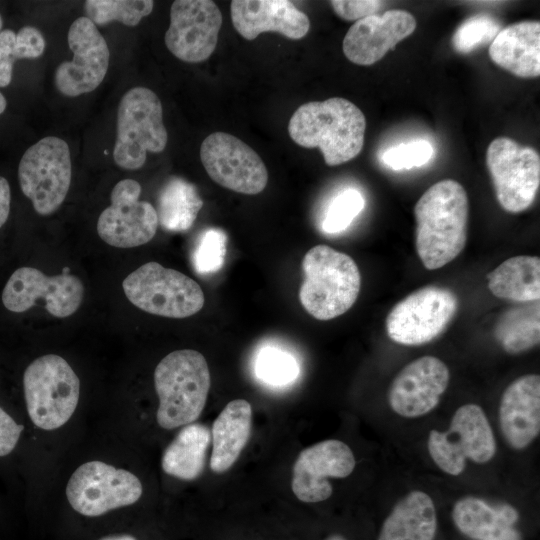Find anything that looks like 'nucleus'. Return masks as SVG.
I'll use <instances>...</instances> for the list:
<instances>
[{
	"mask_svg": "<svg viewBox=\"0 0 540 540\" xmlns=\"http://www.w3.org/2000/svg\"><path fill=\"white\" fill-rule=\"evenodd\" d=\"M200 159L209 177L237 193L255 195L268 183V171L260 156L239 138L214 132L200 147Z\"/></svg>",
	"mask_w": 540,
	"mask_h": 540,
	"instance_id": "nucleus-13",
	"label": "nucleus"
},
{
	"mask_svg": "<svg viewBox=\"0 0 540 540\" xmlns=\"http://www.w3.org/2000/svg\"><path fill=\"white\" fill-rule=\"evenodd\" d=\"M355 457L344 442L329 439L300 452L294 465L291 488L298 500L317 503L333 492L328 477L344 478L355 468Z\"/></svg>",
	"mask_w": 540,
	"mask_h": 540,
	"instance_id": "nucleus-18",
	"label": "nucleus"
},
{
	"mask_svg": "<svg viewBox=\"0 0 540 540\" xmlns=\"http://www.w3.org/2000/svg\"><path fill=\"white\" fill-rule=\"evenodd\" d=\"M203 206L194 184L180 177H170L157 198L158 224L164 230L183 232L191 228Z\"/></svg>",
	"mask_w": 540,
	"mask_h": 540,
	"instance_id": "nucleus-29",
	"label": "nucleus"
},
{
	"mask_svg": "<svg viewBox=\"0 0 540 540\" xmlns=\"http://www.w3.org/2000/svg\"><path fill=\"white\" fill-rule=\"evenodd\" d=\"M2 26H3V20H2V17H1V15H0V32L2 31V30H1V29H2Z\"/></svg>",
	"mask_w": 540,
	"mask_h": 540,
	"instance_id": "nucleus-46",
	"label": "nucleus"
},
{
	"mask_svg": "<svg viewBox=\"0 0 540 540\" xmlns=\"http://www.w3.org/2000/svg\"><path fill=\"white\" fill-rule=\"evenodd\" d=\"M335 13L344 20H360L376 14L383 5L375 0H333L330 1Z\"/></svg>",
	"mask_w": 540,
	"mask_h": 540,
	"instance_id": "nucleus-38",
	"label": "nucleus"
},
{
	"mask_svg": "<svg viewBox=\"0 0 540 540\" xmlns=\"http://www.w3.org/2000/svg\"><path fill=\"white\" fill-rule=\"evenodd\" d=\"M252 427V407L245 399L230 401L212 426L210 468L224 473L239 458L246 446Z\"/></svg>",
	"mask_w": 540,
	"mask_h": 540,
	"instance_id": "nucleus-25",
	"label": "nucleus"
},
{
	"mask_svg": "<svg viewBox=\"0 0 540 540\" xmlns=\"http://www.w3.org/2000/svg\"><path fill=\"white\" fill-rule=\"evenodd\" d=\"M499 424L508 445L516 450L529 446L540 432V376L526 374L504 390Z\"/></svg>",
	"mask_w": 540,
	"mask_h": 540,
	"instance_id": "nucleus-22",
	"label": "nucleus"
},
{
	"mask_svg": "<svg viewBox=\"0 0 540 540\" xmlns=\"http://www.w3.org/2000/svg\"><path fill=\"white\" fill-rule=\"evenodd\" d=\"M23 387L28 415L42 430L60 428L77 408L79 378L59 355L47 354L32 361L25 369Z\"/></svg>",
	"mask_w": 540,
	"mask_h": 540,
	"instance_id": "nucleus-5",
	"label": "nucleus"
},
{
	"mask_svg": "<svg viewBox=\"0 0 540 540\" xmlns=\"http://www.w3.org/2000/svg\"><path fill=\"white\" fill-rule=\"evenodd\" d=\"M154 385L159 398L158 425L171 430L191 424L207 401L211 385L207 361L196 350H175L157 364Z\"/></svg>",
	"mask_w": 540,
	"mask_h": 540,
	"instance_id": "nucleus-3",
	"label": "nucleus"
},
{
	"mask_svg": "<svg viewBox=\"0 0 540 540\" xmlns=\"http://www.w3.org/2000/svg\"><path fill=\"white\" fill-rule=\"evenodd\" d=\"M67 40L73 59L60 63L54 81L61 94L76 97L92 92L102 83L110 52L105 38L86 16L73 21Z\"/></svg>",
	"mask_w": 540,
	"mask_h": 540,
	"instance_id": "nucleus-14",
	"label": "nucleus"
},
{
	"mask_svg": "<svg viewBox=\"0 0 540 540\" xmlns=\"http://www.w3.org/2000/svg\"><path fill=\"white\" fill-rule=\"evenodd\" d=\"M432 145L426 140L398 144L385 150L382 162L393 170L411 169L426 164L433 156Z\"/></svg>",
	"mask_w": 540,
	"mask_h": 540,
	"instance_id": "nucleus-36",
	"label": "nucleus"
},
{
	"mask_svg": "<svg viewBox=\"0 0 540 540\" xmlns=\"http://www.w3.org/2000/svg\"><path fill=\"white\" fill-rule=\"evenodd\" d=\"M83 296L84 286L74 275L47 276L39 269L21 267L8 279L2 292V302L9 311L21 313L42 298L51 315L64 318L77 311Z\"/></svg>",
	"mask_w": 540,
	"mask_h": 540,
	"instance_id": "nucleus-16",
	"label": "nucleus"
},
{
	"mask_svg": "<svg viewBox=\"0 0 540 540\" xmlns=\"http://www.w3.org/2000/svg\"><path fill=\"white\" fill-rule=\"evenodd\" d=\"M365 201L361 193L352 188L341 191L329 204L323 222L324 232L334 234L345 230L362 211Z\"/></svg>",
	"mask_w": 540,
	"mask_h": 540,
	"instance_id": "nucleus-35",
	"label": "nucleus"
},
{
	"mask_svg": "<svg viewBox=\"0 0 540 540\" xmlns=\"http://www.w3.org/2000/svg\"><path fill=\"white\" fill-rule=\"evenodd\" d=\"M210 442L211 432L205 425H186L164 450L163 471L186 481L196 479L204 469Z\"/></svg>",
	"mask_w": 540,
	"mask_h": 540,
	"instance_id": "nucleus-28",
	"label": "nucleus"
},
{
	"mask_svg": "<svg viewBox=\"0 0 540 540\" xmlns=\"http://www.w3.org/2000/svg\"><path fill=\"white\" fill-rule=\"evenodd\" d=\"M416 28L414 16L404 10H388L357 20L347 31L343 53L352 63L368 66L382 59Z\"/></svg>",
	"mask_w": 540,
	"mask_h": 540,
	"instance_id": "nucleus-20",
	"label": "nucleus"
},
{
	"mask_svg": "<svg viewBox=\"0 0 540 540\" xmlns=\"http://www.w3.org/2000/svg\"><path fill=\"white\" fill-rule=\"evenodd\" d=\"M452 519L457 529L473 540H521L514 527L519 514L509 504L492 505L466 496L455 502Z\"/></svg>",
	"mask_w": 540,
	"mask_h": 540,
	"instance_id": "nucleus-23",
	"label": "nucleus"
},
{
	"mask_svg": "<svg viewBox=\"0 0 540 540\" xmlns=\"http://www.w3.org/2000/svg\"><path fill=\"white\" fill-rule=\"evenodd\" d=\"M539 301L506 311L495 325L494 335L509 354L525 352L540 341Z\"/></svg>",
	"mask_w": 540,
	"mask_h": 540,
	"instance_id": "nucleus-30",
	"label": "nucleus"
},
{
	"mask_svg": "<svg viewBox=\"0 0 540 540\" xmlns=\"http://www.w3.org/2000/svg\"><path fill=\"white\" fill-rule=\"evenodd\" d=\"M99 540H137L134 536L128 534L110 535Z\"/></svg>",
	"mask_w": 540,
	"mask_h": 540,
	"instance_id": "nucleus-43",
	"label": "nucleus"
},
{
	"mask_svg": "<svg viewBox=\"0 0 540 540\" xmlns=\"http://www.w3.org/2000/svg\"><path fill=\"white\" fill-rule=\"evenodd\" d=\"M257 376L272 385H285L296 379L299 367L295 358L277 348L260 351L255 362Z\"/></svg>",
	"mask_w": 540,
	"mask_h": 540,
	"instance_id": "nucleus-32",
	"label": "nucleus"
},
{
	"mask_svg": "<svg viewBox=\"0 0 540 540\" xmlns=\"http://www.w3.org/2000/svg\"><path fill=\"white\" fill-rule=\"evenodd\" d=\"M221 26L222 14L213 1L176 0L164 37L166 47L183 62H203L214 52Z\"/></svg>",
	"mask_w": 540,
	"mask_h": 540,
	"instance_id": "nucleus-17",
	"label": "nucleus"
},
{
	"mask_svg": "<svg viewBox=\"0 0 540 540\" xmlns=\"http://www.w3.org/2000/svg\"><path fill=\"white\" fill-rule=\"evenodd\" d=\"M72 175L68 144L54 136L40 139L23 154L18 179L23 194L40 215L55 212L65 200Z\"/></svg>",
	"mask_w": 540,
	"mask_h": 540,
	"instance_id": "nucleus-9",
	"label": "nucleus"
},
{
	"mask_svg": "<svg viewBox=\"0 0 540 540\" xmlns=\"http://www.w3.org/2000/svg\"><path fill=\"white\" fill-rule=\"evenodd\" d=\"M366 118L351 101L333 97L301 105L288 124L291 139L304 148H319L328 166L354 159L364 145Z\"/></svg>",
	"mask_w": 540,
	"mask_h": 540,
	"instance_id": "nucleus-2",
	"label": "nucleus"
},
{
	"mask_svg": "<svg viewBox=\"0 0 540 540\" xmlns=\"http://www.w3.org/2000/svg\"><path fill=\"white\" fill-rule=\"evenodd\" d=\"M468 213L467 193L455 180H441L420 197L414 207L415 246L426 269L442 268L462 252Z\"/></svg>",
	"mask_w": 540,
	"mask_h": 540,
	"instance_id": "nucleus-1",
	"label": "nucleus"
},
{
	"mask_svg": "<svg viewBox=\"0 0 540 540\" xmlns=\"http://www.w3.org/2000/svg\"><path fill=\"white\" fill-rule=\"evenodd\" d=\"M152 0H87L84 2L86 17L95 25L113 21L126 26H136L153 10Z\"/></svg>",
	"mask_w": 540,
	"mask_h": 540,
	"instance_id": "nucleus-31",
	"label": "nucleus"
},
{
	"mask_svg": "<svg viewBox=\"0 0 540 540\" xmlns=\"http://www.w3.org/2000/svg\"><path fill=\"white\" fill-rule=\"evenodd\" d=\"M23 429V425L16 423V421L0 407V457L6 456L13 451Z\"/></svg>",
	"mask_w": 540,
	"mask_h": 540,
	"instance_id": "nucleus-39",
	"label": "nucleus"
},
{
	"mask_svg": "<svg viewBox=\"0 0 540 540\" xmlns=\"http://www.w3.org/2000/svg\"><path fill=\"white\" fill-rule=\"evenodd\" d=\"M128 300L139 309L168 318H186L198 313L205 297L199 284L187 275L150 261L123 281Z\"/></svg>",
	"mask_w": 540,
	"mask_h": 540,
	"instance_id": "nucleus-7",
	"label": "nucleus"
},
{
	"mask_svg": "<svg viewBox=\"0 0 540 540\" xmlns=\"http://www.w3.org/2000/svg\"><path fill=\"white\" fill-rule=\"evenodd\" d=\"M16 44V34L5 29L0 32V58H14V49ZM16 60V59H15Z\"/></svg>",
	"mask_w": 540,
	"mask_h": 540,
	"instance_id": "nucleus-41",
	"label": "nucleus"
},
{
	"mask_svg": "<svg viewBox=\"0 0 540 540\" xmlns=\"http://www.w3.org/2000/svg\"><path fill=\"white\" fill-rule=\"evenodd\" d=\"M488 289L502 299L535 302L540 298V258L519 255L503 261L488 276Z\"/></svg>",
	"mask_w": 540,
	"mask_h": 540,
	"instance_id": "nucleus-27",
	"label": "nucleus"
},
{
	"mask_svg": "<svg viewBox=\"0 0 540 540\" xmlns=\"http://www.w3.org/2000/svg\"><path fill=\"white\" fill-rule=\"evenodd\" d=\"M46 42L42 33L35 27L24 26L16 34L15 59H35L45 50Z\"/></svg>",
	"mask_w": 540,
	"mask_h": 540,
	"instance_id": "nucleus-37",
	"label": "nucleus"
},
{
	"mask_svg": "<svg viewBox=\"0 0 540 540\" xmlns=\"http://www.w3.org/2000/svg\"><path fill=\"white\" fill-rule=\"evenodd\" d=\"M324 540H347V539H345L343 536L339 534H333V535L328 536Z\"/></svg>",
	"mask_w": 540,
	"mask_h": 540,
	"instance_id": "nucleus-45",
	"label": "nucleus"
},
{
	"mask_svg": "<svg viewBox=\"0 0 540 540\" xmlns=\"http://www.w3.org/2000/svg\"><path fill=\"white\" fill-rule=\"evenodd\" d=\"M11 193L8 181L0 176V228L5 224L10 213Z\"/></svg>",
	"mask_w": 540,
	"mask_h": 540,
	"instance_id": "nucleus-40",
	"label": "nucleus"
},
{
	"mask_svg": "<svg viewBox=\"0 0 540 540\" xmlns=\"http://www.w3.org/2000/svg\"><path fill=\"white\" fill-rule=\"evenodd\" d=\"M437 516L430 496L412 491L399 500L383 522L378 540H434Z\"/></svg>",
	"mask_w": 540,
	"mask_h": 540,
	"instance_id": "nucleus-26",
	"label": "nucleus"
},
{
	"mask_svg": "<svg viewBox=\"0 0 540 540\" xmlns=\"http://www.w3.org/2000/svg\"><path fill=\"white\" fill-rule=\"evenodd\" d=\"M230 13L235 30L246 40L268 31L297 40L310 28L308 16L288 0H233Z\"/></svg>",
	"mask_w": 540,
	"mask_h": 540,
	"instance_id": "nucleus-21",
	"label": "nucleus"
},
{
	"mask_svg": "<svg viewBox=\"0 0 540 540\" xmlns=\"http://www.w3.org/2000/svg\"><path fill=\"white\" fill-rule=\"evenodd\" d=\"M6 105H7L6 99L4 95L0 92V114H2L5 111Z\"/></svg>",
	"mask_w": 540,
	"mask_h": 540,
	"instance_id": "nucleus-44",
	"label": "nucleus"
},
{
	"mask_svg": "<svg viewBox=\"0 0 540 540\" xmlns=\"http://www.w3.org/2000/svg\"><path fill=\"white\" fill-rule=\"evenodd\" d=\"M302 269L304 281L299 290L300 303L315 319H334L356 302L361 275L349 255L327 245H316L303 257Z\"/></svg>",
	"mask_w": 540,
	"mask_h": 540,
	"instance_id": "nucleus-4",
	"label": "nucleus"
},
{
	"mask_svg": "<svg viewBox=\"0 0 540 540\" xmlns=\"http://www.w3.org/2000/svg\"><path fill=\"white\" fill-rule=\"evenodd\" d=\"M489 56L499 67L521 78L540 75V22L521 21L498 32Z\"/></svg>",
	"mask_w": 540,
	"mask_h": 540,
	"instance_id": "nucleus-24",
	"label": "nucleus"
},
{
	"mask_svg": "<svg viewBox=\"0 0 540 540\" xmlns=\"http://www.w3.org/2000/svg\"><path fill=\"white\" fill-rule=\"evenodd\" d=\"M142 492L141 481L135 474L98 460L81 464L66 485L70 506L87 517L132 505Z\"/></svg>",
	"mask_w": 540,
	"mask_h": 540,
	"instance_id": "nucleus-11",
	"label": "nucleus"
},
{
	"mask_svg": "<svg viewBox=\"0 0 540 540\" xmlns=\"http://www.w3.org/2000/svg\"><path fill=\"white\" fill-rule=\"evenodd\" d=\"M427 446L434 463L453 476L464 471L467 459L484 464L496 453L492 428L483 409L476 404L459 407L446 431L431 430Z\"/></svg>",
	"mask_w": 540,
	"mask_h": 540,
	"instance_id": "nucleus-8",
	"label": "nucleus"
},
{
	"mask_svg": "<svg viewBox=\"0 0 540 540\" xmlns=\"http://www.w3.org/2000/svg\"><path fill=\"white\" fill-rule=\"evenodd\" d=\"M141 185L133 179H123L113 188L111 205L102 211L97 222L99 237L117 248H132L148 243L156 234V209L140 201Z\"/></svg>",
	"mask_w": 540,
	"mask_h": 540,
	"instance_id": "nucleus-15",
	"label": "nucleus"
},
{
	"mask_svg": "<svg viewBox=\"0 0 540 540\" xmlns=\"http://www.w3.org/2000/svg\"><path fill=\"white\" fill-rule=\"evenodd\" d=\"M227 236L223 230L210 228L199 236L192 263L197 273L205 275L219 271L226 255Z\"/></svg>",
	"mask_w": 540,
	"mask_h": 540,
	"instance_id": "nucleus-34",
	"label": "nucleus"
},
{
	"mask_svg": "<svg viewBox=\"0 0 540 540\" xmlns=\"http://www.w3.org/2000/svg\"><path fill=\"white\" fill-rule=\"evenodd\" d=\"M500 31L496 19L486 14H478L466 19L452 37L453 48L458 53H469L480 45L492 42Z\"/></svg>",
	"mask_w": 540,
	"mask_h": 540,
	"instance_id": "nucleus-33",
	"label": "nucleus"
},
{
	"mask_svg": "<svg viewBox=\"0 0 540 540\" xmlns=\"http://www.w3.org/2000/svg\"><path fill=\"white\" fill-rule=\"evenodd\" d=\"M13 58H0V87H6L12 80Z\"/></svg>",
	"mask_w": 540,
	"mask_h": 540,
	"instance_id": "nucleus-42",
	"label": "nucleus"
},
{
	"mask_svg": "<svg viewBox=\"0 0 540 540\" xmlns=\"http://www.w3.org/2000/svg\"><path fill=\"white\" fill-rule=\"evenodd\" d=\"M458 298L449 288L429 285L396 303L385 327L389 338L402 345L419 346L439 337L454 319Z\"/></svg>",
	"mask_w": 540,
	"mask_h": 540,
	"instance_id": "nucleus-10",
	"label": "nucleus"
},
{
	"mask_svg": "<svg viewBox=\"0 0 540 540\" xmlns=\"http://www.w3.org/2000/svg\"><path fill=\"white\" fill-rule=\"evenodd\" d=\"M486 164L504 210L519 213L531 206L540 185V157L536 150L498 137L487 148Z\"/></svg>",
	"mask_w": 540,
	"mask_h": 540,
	"instance_id": "nucleus-12",
	"label": "nucleus"
},
{
	"mask_svg": "<svg viewBox=\"0 0 540 540\" xmlns=\"http://www.w3.org/2000/svg\"><path fill=\"white\" fill-rule=\"evenodd\" d=\"M168 140L163 123V109L158 96L142 86L128 90L117 110L116 140L113 159L125 170L141 168L147 152H162Z\"/></svg>",
	"mask_w": 540,
	"mask_h": 540,
	"instance_id": "nucleus-6",
	"label": "nucleus"
},
{
	"mask_svg": "<svg viewBox=\"0 0 540 540\" xmlns=\"http://www.w3.org/2000/svg\"><path fill=\"white\" fill-rule=\"evenodd\" d=\"M449 379V369L439 358H417L407 364L391 382L389 405L395 413L405 418L423 416L437 406Z\"/></svg>",
	"mask_w": 540,
	"mask_h": 540,
	"instance_id": "nucleus-19",
	"label": "nucleus"
}]
</instances>
